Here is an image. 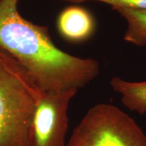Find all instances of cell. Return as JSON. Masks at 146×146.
Segmentation results:
<instances>
[{
  "instance_id": "6da1fadb",
  "label": "cell",
  "mask_w": 146,
  "mask_h": 146,
  "mask_svg": "<svg viewBox=\"0 0 146 146\" xmlns=\"http://www.w3.org/2000/svg\"><path fill=\"white\" fill-rule=\"evenodd\" d=\"M18 1L0 0V47L27 69L42 91L78 90L99 75L96 60L58 48L46 27L23 17Z\"/></svg>"
},
{
  "instance_id": "7a4b0ae2",
  "label": "cell",
  "mask_w": 146,
  "mask_h": 146,
  "mask_svg": "<svg viewBox=\"0 0 146 146\" xmlns=\"http://www.w3.org/2000/svg\"><path fill=\"white\" fill-rule=\"evenodd\" d=\"M42 92L27 69L0 47V146H28Z\"/></svg>"
},
{
  "instance_id": "3957f363",
  "label": "cell",
  "mask_w": 146,
  "mask_h": 146,
  "mask_svg": "<svg viewBox=\"0 0 146 146\" xmlns=\"http://www.w3.org/2000/svg\"><path fill=\"white\" fill-rule=\"evenodd\" d=\"M66 146H146V135L119 108L102 103L88 110Z\"/></svg>"
},
{
  "instance_id": "277c9868",
  "label": "cell",
  "mask_w": 146,
  "mask_h": 146,
  "mask_svg": "<svg viewBox=\"0 0 146 146\" xmlns=\"http://www.w3.org/2000/svg\"><path fill=\"white\" fill-rule=\"evenodd\" d=\"M77 91L41 93L31 127L28 146H66L68 110Z\"/></svg>"
},
{
  "instance_id": "5b68a950",
  "label": "cell",
  "mask_w": 146,
  "mask_h": 146,
  "mask_svg": "<svg viewBox=\"0 0 146 146\" xmlns=\"http://www.w3.org/2000/svg\"><path fill=\"white\" fill-rule=\"evenodd\" d=\"M57 24L60 33L65 39L75 42L88 39L96 27L93 16L85 8L75 5L62 11Z\"/></svg>"
},
{
  "instance_id": "8992f818",
  "label": "cell",
  "mask_w": 146,
  "mask_h": 146,
  "mask_svg": "<svg viewBox=\"0 0 146 146\" xmlns=\"http://www.w3.org/2000/svg\"><path fill=\"white\" fill-rule=\"evenodd\" d=\"M110 84L113 90L120 95L126 108L140 114L146 113V81H129L114 76Z\"/></svg>"
},
{
  "instance_id": "52a82bcc",
  "label": "cell",
  "mask_w": 146,
  "mask_h": 146,
  "mask_svg": "<svg viewBox=\"0 0 146 146\" xmlns=\"http://www.w3.org/2000/svg\"><path fill=\"white\" fill-rule=\"evenodd\" d=\"M127 21V28L124 35L126 42L139 47L146 45V11L127 8H115Z\"/></svg>"
},
{
  "instance_id": "ba28073f",
  "label": "cell",
  "mask_w": 146,
  "mask_h": 146,
  "mask_svg": "<svg viewBox=\"0 0 146 146\" xmlns=\"http://www.w3.org/2000/svg\"><path fill=\"white\" fill-rule=\"evenodd\" d=\"M72 3H81L86 1H98L115 8H127L137 10L146 11V0H63Z\"/></svg>"
}]
</instances>
